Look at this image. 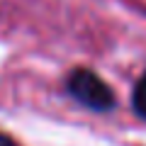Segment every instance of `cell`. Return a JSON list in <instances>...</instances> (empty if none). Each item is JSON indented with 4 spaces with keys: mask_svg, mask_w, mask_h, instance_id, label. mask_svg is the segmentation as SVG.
I'll use <instances>...</instances> for the list:
<instances>
[{
    "mask_svg": "<svg viewBox=\"0 0 146 146\" xmlns=\"http://www.w3.org/2000/svg\"><path fill=\"white\" fill-rule=\"evenodd\" d=\"M131 107H134L136 117L146 122V71L141 73V78L136 80L134 85V93H131Z\"/></svg>",
    "mask_w": 146,
    "mask_h": 146,
    "instance_id": "cell-2",
    "label": "cell"
},
{
    "mask_svg": "<svg viewBox=\"0 0 146 146\" xmlns=\"http://www.w3.org/2000/svg\"><path fill=\"white\" fill-rule=\"evenodd\" d=\"M66 93L83 107L93 112H110L115 110V93L90 68H73L66 76Z\"/></svg>",
    "mask_w": 146,
    "mask_h": 146,
    "instance_id": "cell-1",
    "label": "cell"
},
{
    "mask_svg": "<svg viewBox=\"0 0 146 146\" xmlns=\"http://www.w3.org/2000/svg\"><path fill=\"white\" fill-rule=\"evenodd\" d=\"M0 146H20V144H17L12 136H7V134H3V131H0Z\"/></svg>",
    "mask_w": 146,
    "mask_h": 146,
    "instance_id": "cell-3",
    "label": "cell"
}]
</instances>
